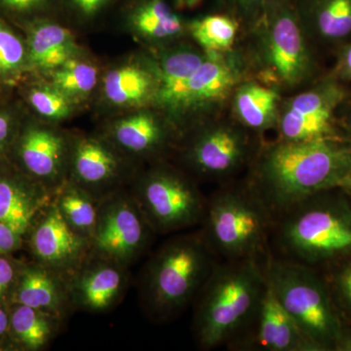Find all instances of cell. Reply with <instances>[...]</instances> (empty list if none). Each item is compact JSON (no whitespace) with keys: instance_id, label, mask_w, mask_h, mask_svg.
<instances>
[{"instance_id":"cell-1","label":"cell","mask_w":351,"mask_h":351,"mask_svg":"<svg viewBox=\"0 0 351 351\" xmlns=\"http://www.w3.org/2000/svg\"><path fill=\"white\" fill-rule=\"evenodd\" d=\"M350 173V147L329 138L281 140L263 154L252 189L274 216L328 189L341 188Z\"/></svg>"},{"instance_id":"cell-2","label":"cell","mask_w":351,"mask_h":351,"mask_svg":"<svg viewBox=\"0 0 351 351\" xmlns=\"http://www.w3.org/2000/svg\"><path fill=\"white\" fill-rule=\"evenodd\" d=\"M267 285L261 258L217 263L198 292L193 334L203 350L233 343L248 330Z\"/></svg>"},{"instance_id":"cell-3","label":"cell","mask_w":351,"mask_h":351,"mask_svg":"<svg viewBox=\"0 0 351 351\" xmlns=\"http://www.w3.org/2000/svg\"><path fill=\"white\" fill-rule=\"evenodd\" d=\"M200 232L164 242L145 263L140 302L154 322L172 319L195 299L216 261Z\"/></svg>"},{"instance_id":"cell-4","label":"cell","mask_w":351,"mask_h":351,"mask_svg":"<svg viewBox=\"0 0 351 351\" xmlns=\"http://www.w3.org/2000/svg\"><path fill=\"white\" fill-rule=\"evenodd\" d=\"M263 267L277 299L316 350L351 348L329 291L308 265L269 256Z\"/></svg>"},{"instance_id":"cell-5","label":"cell","mask_w":351,"mask_h":351,"mask_svg":"<svg viewBox=\"0 0 351 351\" xmlns=\"http://www.w3.org/2000/svg\"><path fill=\"white\" fill-rule=\"evenodd\" d=\"M280 247L306 265L351 257V206L341 198L319 195L279 215Z\"/></svg>"},{"instance_id":"cell-6","label":"cell","mask_w":351,"mask_h":351,"mask_svg":"<svg viewBox=\"0 0 351 351\" xmlns=\"http://www.w3.org/2000/svg\"><path fill=\"white\" fill-rule=\"evenodd\" d=\"M201 235L225 260L265 256L274 214L253 189H226L207 200Z\"/></svg>"},{"instance_id":"cell-7","label":"cell","mask_w":351,"mask_h":351,"mask_svg":"<svg viewBox=\"0 0 351 351\" xmlns=\"http://www.w3.org/2000/svg\"><path fill=\"white\" fill-rule=\"evenodd\" d=\"M156 234H167L202 223L207 200L180 173L159 166L136 175L129 189Z\"/></svg>"},{"instance_id":"cell-8","label":"cell","mask_w":351,"mask_h":351,"mask_svg":"<svg viewBox=\"0 0 351 351\" xmlns=\"http://www.w3.org/2000/svg\"><path fill=\"white\" fill-rule=\"evenodd\" d=\"M156 234L129 189H119L100 199L92 254L130 267Z\"/></svg>"},{"instance_id":"cell-9","label":"cell","mask_w":351,"mask_h":351,"mask_svg":"<svg viewBox=\"0 0 351 351\" xmlns=\"http://www.w3.org/2000/svg\"><path fill=\"white\" fill-rule=\"evenodd\" d=\"M258 13L265 25V59L281 82L298 84L306 77L309 56L295 0H267Z\"/></svg>"},{"instance_id":"cell-10","label":"cell","mask_w":351,"mask_h":351,"mask_svg":"<svg viewBox=\"0 0 351 351\" xmlns=\"http://www.w3.org/2000/svg\"><path fill=\"white\" fill-rule=\"evenodd\" d=\"M71 138L48 124L29 123L20 127L9 160L57 193L68 181Z\"/></svg>"},{"instance_id":"cell-11","label":"cell","mask_w":351,"mask_h":351,"mask_svg":"<svg viewBox=\"0 0 351 351\" xmlns=\"http://www.w3.org/2000/svg\"><path fill=\"white\" fill-rule=\"evenodd\" d=\"M131 159L103 136L71 138L68 180L101 199L133 182Z\"/></svg>"},{"instance_id":"cell-12","label":"cell","mask_w":351,"mask_h":351,"mask_svg":"<svg viewBox=\"0 0 351 351\" xmlns=\"http://www.w3.org/2000/svg\"><path fill=\"white\" fill-rule=\"evenodd\" d=\"M25 243L34 261L68 279L92 254L91 241L64 221L55 201L32 226Z\"/></svg>"},{"instance_id":"cell-13","label":"cell","mask_w":351,"mask_h":351,"mask_svg":"<svg viewBox=\"0 0 351 351\" xmlns=\"http://www.w3.org/2000/svg\"><path fill=\"white\" fill-rule=\"evenodd\" d=\"M73 311L108 313L123 301L130 283L129 267L91 254L68 279Z\"/></svg>"},{"instance_id":"cell-14","label":"cell","mask_w":351,"mask_h":351,"mask_svg":"<svg viewBox=\"0 0 351 351\" xmlns=\"http://www.w3.org/2000/svg\"><path fill=\"white\" fill-rule=\"evenodd\" d=\"M237 341V346L249 350H317L289 315L267 280L255 317Z\"/></svg>"},{"instance_id":"cell-15","label":"cell","mask_w":351,"mask_h":351,"mask_svg":"<svg viewBox=\"0 0 351 351\" xmlns=\"http://www.w3.org/2000/svg\"><path fill=\"white\" fill-rule=\"evenodd\" d=\"M55 195L9 159L0 162V221L25 239Z\"/></svg>"},{"instance_id":"cell-16","label":"cell","mask_w":351,"mask_h":351,"mask_svg":"<svg viewBox=\"0 0 351 351\" xmlns=\"http://www.w3.org/2000/svg\"><path fill=\"white\" fill-rule=\"evenodd\" d=\"M248 144L241 132L216 126L201 132L186 149V161L201 176L226 177L240 167L246 158Z\"/></svg>"},{"instance_id":"cell-17","label":"cell","mask_w":351,"mask_h":351,"mask_svg":"<svg viewBox=\"0 0 351 351\" xmlns=\"http://www.w3.org/2000/svg\"><path fill=\"white\" fill-rule=\"evenodd\" d=\"M20 304L66 321L71 311L68 278L36 261L23 263L9 304Z\"/></svg>"},{"instance_id":"cell-18","label":"cell","mask_w":351,"mask_h":351,"mask_svg":"<svg viewBox=\"0 0 351 351\" xmlns=\"http://www.w3.org/2000/svg\"><path fill=\"white\" fill-rule=\"evenodd\" d=\"M126 156L151 157L165 147L168 134L152 113H132L115 120L103 136Z\"/></svg>"},{"instance_id":"cell-19","label":"cell","mask_w":351,"mask_h":351,"mask_svg":"<svg viewBox=\"0 0 351 351\" xmlns=\"http://www.w3.org/2000/svg\"><path fill=\"white\" fill-rule=\"evenodd\" d=\"M29 32L27 48L31 68L51 73L69 60L77 58L80 49L75 39L63 25L40 20L32 25Z\"/></svg>"},{"instance_id":"cell-20","label":"cell","mask_w":351,"mask_h":351,"mask_svg":"<svg viewBox=\"0 0 351 351\" xmlns=\"http://www.w3.org/2000/svg\"><path fill=\"white\" fill-rule=\"evenodd\" d=\"M64 320L24 304H10L5 350H46L61 332Z\"/></svg>"},{"instance_id":"cell-21","label":"cell","mask_w":351,"mask_h":351,"mask_svg":"<svg viewBox=\"0 0 351 351\" xmlns=\"http://www.w3.org/2000/svg\"><path fill=\"white\" fill-rule=\"evenodd\" d=\"M156 89L154 73L138 64L117 66L104 77V95L114 107H142L156 98Z\"/></svg>"},{"instance_id":"cell-22","label":"cell","mask_w":351,"mask_h":351,"mask_svg":"<svg viewBox=\"0 0 351 351\" xmlns=\"http://www.w3.org/2000/svg\"><path fill=\"white\" fill-rule=\"evenodd\" d=\"M207 57L208 54L197 51L182 49L161 58L154 73L157 82L156 99L158 103L178 110L186 83Z\"/></svg>"},{"instance_id":"cell-23","label":"cell","mask_w":351,"mask_h":351,"mask_svg":"<svg viewBox=\"0 0 351 351\" xmlns=\"http://www.w3.org/2000/svg\"><path fill=\"white\" fill-rule=\"evenodd\" d=\"M237 80V73L216 53H208L207 59L189 78L179 108L200 107L225 96Z\"/></svg>"},{"instance_id":"cell-24","label":"cell","mask_w":351,"mask_h":351,"mask_svg":"<svg viewBox=\"0 0 351 351\" xmlns=\"http://www.w3.org/2000/svg\"><path fill=\"white\" fill-rule=\"evenodd\" d=\"M126 17L134 32L152 40L174 38L184 29L181 18L166 0H127Z\"/></svg>"},{"instance_id":"cell-25","label":"cell","mask_w":351,"mask_h":351,"mask_svg":"<svg viewBox=\"0 0 351 351\" xmlns=\"http://www.w3.org/2000/svg\"><path fill=\"white\" fill-rule=\"evenodd\" d=\"M54 201L64 221L75 232L91 241L98 219L100 199L68 180L57 191Z\"/></svg>"},{"instance_id":"cell-26","label":"cell","mask_w":351,"mask_h":351,"mask_svg":"<svg viewBox=\"0 0 351 351\" xmlns=\"http://www.w3.org/2000/svg\"><path fill=\"white\" fill-rule=\"evenodd\" d=\"M295 3L324 38H341L350 34L351 0H295Z\"/></svg>"},{"instance_id":"cell-27","label":"cell","mask_w":351,"mask_h":351,"mask_svg":"<svg viewBox=\"0 0 351 351\" xmlns=\"http://www.w3.org/2000/svg\"><path fill=\"white\" fill-rule=\"evenodd\" d=\"M278 94L269 88L249 83L237 90L235 110L245 125L263 130L271 125L276 117Z\"/></svg>"},{"instance_id":"cell-28","label":"cell","mask_w":351,"mask_h":351,"mask_svg":"<svg viewBox=\"0 0 351 351\" xmlns=\"http://www.w3.org/2000/svg\"><path fill=\"white\" fill-rule=\"evenodd\" d=\"M189 27L203 49L217 53L232 48L239 32V23L228 15L215 14L193 21Z\"/></svg>"},{"instance_id":"cell-29","label":"cell","mask_w":351,"mask_h":351,"mask_svg":"<svg viewBox=\"0 0 351 351\" xmlns=\"http://www.w3.org/2000/svg\"><path fill=\"white\" fill-rule=\"evenodd\" d=\"M98 69L94 64L75 58L51 73V83L76 104L85 100L93 92L98 83Z\"/></svg>"},{"instance_id":"cell-30","label":"cell","mask_w":351,"mask_h":351,"mask_svg":"<svg viewBox=\"0 0 351 351\" xmlns=\"http://www.w3.org/2000/svg\"><path fill=\"white\" fill-rule=\"evenodd\" d=\"M332 112H300L286 110L280 120L283 141H309L328 138L332 131Z\"/></svg>"},{"instance_id":"cell-31","label":"cell","mask_w":351,"mask_h":351,"mask_svg":"<svg viewBox=\"0 0 351 351\" xmlns=\"http://www.w3.org/2000/svg\"><path fill=\"white\" fill-rule=\"evenodd\" d=\"M27 96L34 112L41 119L52 123L71 117L75 105L68 96L52 83L32 87Z\"/></svg>"},{"instance_id":"cell-32","label":"cell","mask_w":351,"mask_h":351,"mask_svg":"<svg viewBox=\"0 0 351 351\" xmlns=\"http://www.w3.org/2000/svg\"><path fill=\"white\" fill-rule=\"evenodd\" d=\"M29 68L27 44L0 20V78L12 80Z\"/></svg>"},{"instance_id":"cell-33","label":"cell","mask_w":351,"mask_h":351,"mask_svg":"<svg viewBox=\"0 0 351 351\" xmlns=\"http://www.w3.org/2000/svg\"><path fill=\"white\" fill-rule=\"evenodd\" d=\"M127 0H58V10H63L75 19L91 21Z\"/></svg>"},{"instance_id":"cell-34","label":"cell","mask_w":351,"mask_h":351,"mask_svg":"<svg viewBox=\"0 0 351 351\" xmlns=\"http://www.w3.org/2000/svg\"><path fill=\"white\" fill-rule=\"evenodd\" d=\"M0 9L17 17H38L58 10V0H0Z\"/></svg>"},{"instance_id":"cell-35","label":"cell","mask_w":351,"mask_h":351,"mask_svg":"<svg viewBox=\"0 0 351 351\" xmlns=\"http://www.w3.org/2000/svg\"><path fill=\"white\" fill-rule=\"evenodd\" d=\"M23 263L13 255H0V304H9Z\"/></svg>"},{"instance_id":"cell-36","label":"cell","mask_w":351,"mask_h":351,"mask_svg":"<svg viewBox=\"0 0 351 351\" xmlns=\"http://www.w3.org/2000/svg\"><path fill=\"white\" fill-rule=\"evenodd\" d=\"M20 127L13 113L0 110V162L8 160Z\"/></svg>"},{"instance_id":"cell-37","label":"cell","mask_w":351,"mask_h":351,"mask_svg":"<svg viewBox=\"0 0 351 351\" xmlns=\"http://www.w3.org/2000/svg\"><path fill=\"white\" fill-rule=\"evenodd\" d=\"M334 288L339 302L351 314V257L339 267L334 276Z\"/></svg>"},{"instance_id":"cell-38","label":"cell","mask_w":351,"mask_h":351,"mask_svg":"<svg viewBox=\"0 0 351 351\" xmlns=\"http://www.w3.org/2000/svg\"><path fill=\"white\" fill-rule=\"evenodd\" d=\"M25 244V239L21 233L0 221V255H13Z\"/></svg>"},{"instance_id":"cell-39","label":"cell","mask_w":351,"mask_h":351,"mask_svg":"<svg viewBox=\"0 0 351 351\" xmlns=\"http://www.w3.org/2000/svg\"><path fill=\"white\" fill-rule=\"evenodd\" d=\"M10 324V304H0V350H5Z\"/></svg>"},{"instance_id":"cell-40","label":"cell","mask_w":351,"mask_h":351,"mask_svg":"<svg viewBox=\"0 0 351 351\" xmlns=\"http://www.w3.org/2000/svg\"><path fill=\"white\" fill-rule=\"evenodd\" d=\"M267 0H237V5L246 13H258Z\"/></svg>"},{"instance_id":"cell-41","label":"cell","mask_w":351,"mask_h":351,"mask_svg":"<svg viewBox=\"0 0 351 351\" xmlns=\"http://www.w3.org/2000/svg\"><path fill=\"white\" fill-rule=\"evenodd\" d=\"M203 0H175V6L177 9H193L199 5Z\"/></svg>"},{"instance_id":"cell-42","label":"cell","mask_w":351,"mask_h":351,"mask_svg":"<svg viewBox=\"0 0 351 351\" xmlns=\"http://www.w3.org/2000/svg\"><path fill=\"white\" fill-rule=\"evenodd\" d=\"M343 66L346 75L351 77V46L346 51L345 56H343Z\"/></svg>"},{"instance_id":"cell-43","label":"cell","mask_w":351,"mask_h":351,"mask_svg":"<svg viewBox=\"0 0 351 351\" xmlns=\"http://www.w3.org/2000/svg\"><path fill=\"white\" fill-rule=\"evenodd\" d=\"M341 188L345 189L351 195V173L346 178L345 181L341 184Z\"/></svg>"},{"instance_id":"cell-44","label":"cell","mask_w":351,"mask_h":351,"mask_svg":"<svg viewBox=\"0 0 351 351\" xmlns=\"http://www.w3.org/2000/svg\"><path fill=\"white\" fill-rule=\"evenodd\" d=\"M218 1H219V3H221V4L228 3V2H230V1H232V3L237 4V0H218Z\"/></svg>"}]
</instances>
